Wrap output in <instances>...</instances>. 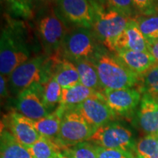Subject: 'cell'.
<instances>
[{
  "label": "cell",
  "instance_id": "6da1fadb",
  "mask_svg": "<svg viewBox=\"0 0 158 158\" xmlns=\"http://www.w3.org/2000/svg\"><path fill=\"white\" fill-rule=\"evenodd\" d=\"M22 22L8 19L2 29L0 40V72L8 77L19 65L31 59V48Z\"/></svg>",
  "mask_w": 158,
  "mask_h": 158
},
{
  "label": "cell",
  "instance_id": "7a4b0ae2",
  "mask_svg": "<svg viewBox=\"0 0 158 158\" xmlns=\"http://www.w3.org/2000/svg\"><path fill=\"white\" fill-rule=\"evenodd\" d=\"M91 60L98 70L104 89H121L137 86L139 75L135 73L114 54L101 49Z\"/></svg>",
  "mask_w": 158,
  "mask_h": 158
},
{
  "label": "cell",
  "instance_id": "3957f363",
  "mask_svg": "<svg viewBox=\"0 0 158 158\" xmlns=\"http://www.w3.org/2000/svg\"><path fill=\"white\" fill-rule=\"evenodd\" d=\"M91 4L94 9L92 33L105 48L110 52L114 53L118 37L132 19L112 9L106 2Z\"/></svg>",
  "mask_w": 158,
  "mask_h": 158
},
{
  "label": "cell",
  "instance_id": "277c9868",
  "mask_svg": "<svg viewBox=\"0 0 158 158\" xmlns=\"http://www.w3.org/2000/svg\"><path fill=\"white\" fill-rule=\"evenodd\" d=\"M100 50L97 45V39L91 29L74 27L65 35L58 52L63 58L75 62L92 59Z\"/></svg>",
  "mask_w": 158,
  "mask_h": 158
},
{
  "label": "cell",
  "instance_id": "5b68a950",
  "mask_svg": "<svg viewBox=\"0 0 158 158\" xmlns=\"http://www.w3.org/2000/svg\"><path fill=\"white\" fill-rule=\"evenodd\" d=\"M64 108L58 138L54 140L61 152L66 147L88 141L95 131L76 108Z\"/></svg>",
  "mask_w": 158,
  "mask_h": 158
},
{
  "label": "cell",
  "instance_id": "8992f818",
  "mask_svg": "<svg viewBox=\"0 0 158 158\" xmlns=\"http://www.w3.org/2000/svg\"><path fill=\"white\" fill-rule=\"evenodd\" d=\"M88 141L105 149H122L133 153L136 143L132 132L118 123H108L97 128Z\"/></svg>",
  "mask_w": 158,
  "mask_h": 158
},
{
  "label": "cell",
  "instance_id": "52a82bcc",
  "mask_svg": "<svg viewBox=\"0 0 158 158\" xmlns=\"http://www.w3.org/2000/svg\"><path fill=\"white\" fill-rule=\"evenodd\" d=\"M37 31L45 52L53 54L60 49L69 29L66 23L57 15L54 8H51L40 18Z\"/></svg>",
  "mask_w": 158,
  "mask_h": 158
},
{
  "label": "cell",
  "instance_id": "ba28073f",
  "mask_svg": "<svg viewBox=\"0 0 158 158\" xmlns=\"http://www.w3.org/2000/svg\"><path fill=\"white\" fill-rule=\"evenodd\" d=\"M45 60L43 56L31 57L10 74L7 77L9 89L13 95L18 96L35 84H40Z\"/></svg>",
  "mask_w": 158,
  "mask_h": 158
},
{
  "label": "cell",
  "instance_id": "9c48e42d",
  "mask_svg": "<svg viewBox=\"0 0 158 158\" xmlns=\"http://www.w3.org/2000/svg\"><path fill=\"white\" fill-rule=\"evenodd\" d=\"M56 8L57 15L66 23L75 27L92 29L94 22V9L87 0H58Z\"/></svg>",
  "mask_w": 158,
  "mask_h": 158
},
{
  "label": "cell",
  "instance_id": "30bf717a",
  "mask_svg": "<svg viewBox=\"0 0 158 158\" xmlns=\"http://www.w3.org/2000/svg\"><path fill=\"white\" fill-rule=\"evenodd\" d=\"M105 101L117 116L130 118L134 115L141 100V93L135 88L104 89Z\"/></svg>",
  "mask_w": 158,
  "mask_h": 158
},
{
  "label": "cell",
  "instance_id": "8fae6325",
  "mask_svg": "<svg viewBox=\"0 0 158 158\" xmlns=\"http://www.w3.org/2000/svg\"><path fill=\"white\" fill-rule=\"evenodd\" d=\"M43 87L41 84H35L17 96L15 107L18 112L32 121L40 119L49 111L43 101Z\"/></svg>",
  "mask_w": 158,
  "mask_h": 158
},
{
  "label": "cell",
  "instance_id": "7c38bea8",
  "mask_svg": "<svg viewBox=\"0 0 158 158\" xmlns=\"http://www.w3.org/2000/svg\"><path fill=\"white\" fill-rule=\"evenodd\" d=\"M75 108L95 130L114 121L117 116L105 101L102 93L87 99Z\"/></svg>",
  "mask_w": 158,
  "mask_h": 158
},
{
  "label": "cell",
  "instance_id": "4fadbf2b",
  "mask_svg": "<svg viewBox=\"0 0 158 158\" xmlns=\"http://www.w3.org/2000/svg\"><path fill=\"white\" fill-rule=\"evenodd\" d=\"M5 124L13 137L27 148L34 144L40 137L32 120L15 110L7 115Z\"/></svg>",
  "mask_w": 158,
  "mask_h": 158
},
{
  "label": "cell",
  "instance_id": "5bb4252c",
  "mask_svg": "<svg viewBox=\"0 0 158 158\" xmlns=\"http://www.w3.org/2000/svg\"><path fill=\"white\" fill-rule=\"evenodd\" d=\"M135 122L138 129L146 135L158 134V104L152 95L142 94Z\"/></svg>",
  "mask_w": 158,
  "mask_h": 158
},
{
  "label": "cell",
  "instance_id": "9a60e30c",
  "mask_svg": "<svg viewBox=\"0 0 158 158\" xmlns=\"http://www.w3.org/2000/svg\"><path fill=\"white\" fill-rule=\"evenodd\" d=\"M52 58V76L62 89L73 87L81 84L80 76L75 64L63 58L57 51L51 55Z\"/></svg>",
  "mask_w": 158,
  "mask_h": 158
},
{
  "label": "cell",
  "instance_id": "2e32d148",
  "mask_svg": "<svg viewBox=\"0 0 158 158\" xmlns=\"http://www.w3.org/2000/svg\"><path fill=\"white\" fill-rule=\"evenodd\" d=\"M118 50L149 52L148 41L142 34L134 19H130L126 28L116 41V51Z\"/></svg>",
  "mask_w": 158,
  "mask_h": 158
},
{
  "label": "cell",
  "instance_id": "e0dca14e",
  "mask_svg": "<svg viewBox=\"0 0 158 158\" xmlns=\"http://www.w3.org/2000/svg\"><path fill=\"white\" fill-rule=\"evenodd\" d=\"M114 54L130 70L139 76L147 72L157 62L152 55L147 51L118 50Z\"/></svg>",
  "mask_w": 158,
  "mask_h": 158
},
{
  "label": "cell",
  "instance_id": "ac0fdd59",
  "mask_svg": "<svg viewBox=\"0 0 158 158\" xmlns=\"http://www.w3.org/2000/svg\"><path fill=\"white\" fill-rule=\"evenodd\" d=\"M64 112V107L59 105L56 110L48 115L40 119L32 121L35 128L41 136L54 141L58 138Z\"/></svg>",
  "mask_w": 158,
  "mask_h": 158
},
{
  "label": "cell",
  "instance_id": "d6986e66",
  "mask_svg": "<svg viewBox=\"0 0 158 158\" xmlns=\"http://www.w3.org/2000/svg\"><path fill=\"white\" fill-rule=\"evenodd\" d=\"M100 94V92L78 84L73 87L62 89V98L59 105L65 108H74L87 99Z\"/></svg>",
  "mask_w": 158,
  "mask_h": 158
},
{
  "label": "cell",
  "instance_id": "ffe728a7",
  "mask_svg": "<svg viewBox=\"0 0 158 158\" xmlns=\"http://www.w3.org/2000/svg\"><path fill=\"white\" fill-rule=\"evenodd\" d=\"M1 158H33L27 147L20 143L8 130H2Z\"/></svg>",
  "mask_w": 158,
  "mask_h": 158
},
{
  "label": "cell",
  "instance_id": "44dd1931",
  "mask_svg": "<svg viewBox=\"0 0 158 158\" xmlns=\"http://www.w3.org/2000/svg\"><path fill=\"white\" fill-rule=\"evenodd\" d=\"M80 76L81 84L97 92L102 93L104 91L95 65L91 59L77 61L73 62Z\"/></svg>",
  "mask_w": 158,
  "mask_h": 158
},
{
  "label": "cell",
  "instance_id": "7402d4cb",
  "mask_svg": "<svg viewBox=\"0 0 158 158\" xmlns=\"http://www.w3.org/2000/svg\"><path fill=\"white\" fill-rule=\"evenodd\" d=\"M41 84L43 87V103L49 111L56 107V105L60 103L62 88L54 77H51Z\"/></svg>",
  "mask_w": 158,
  "mask_h": 158
},
{
  "label": "cell",
  "instance_id": "603a6c76",
  "mask_svg": "<svg viewBox=\"0 0 158 158\" xmlns=\"http://www.w3.org/2000/svg\"><path fill=\"white\" fill-rule=\"evenodd\" d=\"M33 158H53L61 153V149L54 141L41 136L34 144L27 147Z\"/></svg>",
  "mask_w": 158,
  "mask_h": 158
},
{
  "label": "cell",
  "instance_id": "cb8c5ba5",
  "mask_svg": "<svg viewBox=\"0 0 158 158\" xmlns=\"http://www.w3.org/2000/svg\"><path fill=\"white\" fill-rule=\"evenodd\" d=\"M137 89L143 94L152 96L158 94V63L156 62L147 72L139 76Z\"/></svg>",
  "mask_w": 158,
  "mask_h": 158
},
{
  "label": "cell",
  "instance_id": "d4e9b609",
  "mask_svg": "<svg viewBox=\"0 0 158 158\" xmlns=\"http://www.w3.org/2000/svg\"><path fill=\"white\" fill-rule=\"evenodd\" d=\"M134 153L137 158H158V138L147 135L135 143Z\"/></svg>",
  "mask_w": 158,
  "mask_h": 158
},
{
  "label": "cell",
  "instance_id": "484cf974",
  "mask_svg": "<svg viewBox=\"0 0 158 158\" xmlns=\"http://www.w3.org/2000/svg\"><path fill=\"white\" fill-rule=\"evenodd\" d=\"M134 19L148 42L158 39V14L139 15Z\"/></svg>",
  "mask_w": 158,
  "mask_h": 158
},
{
  "label": "cell",
  "instance_id": "4316f807",
  "mask_svg": "<svg viewBox=\"0 0 158 158\" xmlns=\"http://www.w3.org/2000/svg\"><path fill=\"white\" fill-rule=\"evenodd\" d=\"M61 153L68 158H98L97 146L86 141L64 148Z\"/></svg>",
  "mask_w": 158,
  "mask_h": 158
},
{
  "label": "cell",
  "instance_id": "83f0119b",
  "mask_svg": "<svg viewBox=\"0 0 158 158\" xmlns=\"http://www.w3.org/2000/svg\"><path fill=\"white\" fill-rule=\"evenodd\" d=\"M10 14L23 19L33 16V5L28 0H2Z\"/></svg>",
  "mask_w": 158,
  "mask_h": 158
},
{
  "label": "cell",
  "instance_id": "f1b7e54d",
  "mask_svg": "<svg viewBox=\"0 0 158 158\" xmlns=\"http://www.w3.org/2000/svg\"><path fill=\"white\" fill-rule=\"evenodd\" d=\"M106 3L112 9L130 19H135L139 15L133 0H106Z\"/></svg>",
  "mask_w": 158,
  "mask_h": 158
},
{
  "label": "cell",
  "instance_id": "f546056e",
  "mask_svg": "<svg viewBox=\"0 0 158 158\" xmlns=\"http://www.w3.org/2000/svg\"><path fill=\"white\" fill-rule=\"evenodd\" d=\"M139 15H149L158 14L157 0H133Z\"/></svg>",
  "mask_w": 158,
  "mask_h": 158
},
{
  "label": "cell",
  "instance_id": "4dcf8cb0",
  "mask_svg": "<svg viewBox=\"0 0 158 158\" xmlns=\"http://www.w3.org/2000/svg\"><path fill=\"white\" fill-rule=\"evenodd\" d=\"M98 158H137L133 152L122 149H105L97 146Z\"/></svg>",
  "mask_w": 158,
  "mask_h": 158
},
{
  "label": "cell",
  "instance_id": "1f68e13d",
  "mask_svg": "<svg viewBox=\"0 0 158 158\" xmlns=\"http://www.w3.org/2000/svg\"><path fill=\"white\" fill-rule=\"evenodd\" d=\"M8 78L5 76H0V93L1 98H5L8 96Z\"/></svg>",
  "mask_w": 158,
  "mask_h": 158
},
{
  "label": "cell",
  "instance_id": "d6a6232c",
  "mask_svg": "<svg viewBox=\"0 0 158 158\" xmlns=\"http://www.w3.org/2000/svg\"><path fill=\"white\" fill-rule=\"evenodd\" d=\"M149 52L152 55L157 63H158V39L148 42Z\"/></svg>",
  "mask_w": 158,
  "mask_h": 158
},
{
  "label": "cell",
  "instance_id": "836d02e7",
  "mask_svg": "<svg viewBox=\"0 0 158 158\" xmlns=\"http://www.w3.org/2000/svg\"><path fill=\"white\" fill-rule=\"evenodd\" d=\"M40 2H42L44 4H52V3H56L58 0H36Z\"/></svg>",
  "mask_w": 158,
  "mask_h": 158
},
{
  "label": "cell",
  "instance_id": "e575fe53",
  "mask_svg": "<svg viewBox=\"0 0 158 158\" xmlns=\"http://www.w3.org/2000/svg\"><path fill=\"white\" fill-rule=\"evenodd\" d=\"M90 3H104L106 2V0H87Z\"/></svg>",
  "mask_w": 158,
  "mask_h": 158
},
{
  "label": "cell",
  "instance_id": "d590c367",
  "mask_svg": "<svg viewBox=\"0 0 158 158\" xmlns=\"http://www.w3.org/2000/svg\"><path fill=\"white\" fill-rule=\"evenodd\" d=\"M53 158H68V157H67L66 156L62 155V153H59V154H57L56 156H54Z\"/></svg>",
  "mask_w": 158,
  "mask_h": 158
},
{
  "label": "cell",
  "instance_id": "8d00e7d4",
  "mask_svg": "<svg viewBox=\"0 0 158 158\" xmlns=\"http://www.w3.org/2000/svg\"><path fill=\"white\" fill-rule=\"evenodd\" d=\"M154 98H155V100H156V102H157V103L158 104V94L157 95H156V96H153Z\"/></svg>",
  "mask_w": 158,
  "mask_h": 158
},
{
  "label": "cell",
  "instance_id": "74e56055",
  "mask_svg": "<svg viewBox=\"0 0 158 158\" xmlns=\"http://www.w3.org/2000/svg\"><path fill=\"white\" fill-rule=\"evenodd\" d=\"M28 2H29V3L31 4V5H33V0H28Z\"/></svg>",
  "mask_w": 158,
  "mask_h": 158
},
{
  "label": "cell",
  "instance_id": "f35d334b",
  "mask_svg": "<svg viewBox=\"0 0 158 158\" xmlns=\"http://www.w3.org/2000/svg\"><path fill=\"white\" fill-rule=\"evenodd\" d=\"M157 138H158V134H157Z\"/></svg>",
  "mask_w": 158,
  "mask_h": 158
},
{
  "label": "cell",
  "instance_id": "ab89813d",
  "mask_svg": "<svg viewBox=\"0 0 158 158\" xmlns=\"http://www.w3.org/2000/svg\"><path fill=\"white\" fill-rule=\"evenodd\" d=\"M157 2H158V0H157Z\"/></svg>",
  "mask_w": 158,
  "mask_h": 158
}]
</instances>
